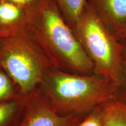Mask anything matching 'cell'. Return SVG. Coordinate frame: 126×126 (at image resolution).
Listing matches in <instances>:
<instances>
[{"mask_svg":"<svg viewBox=\"0 0 126 126\" xmlns=\"http://www.w3.org/2000/svg\"><path fill=\"white\" fill-rule=\"evenodd\" d=\"M25 33L53 67L75 74H94V65L54 0H39L26 8Z\"/></svg>","mask_w":126,"mask_h":126,"instance_id":"obj_1","label":"cell"},{"mask_svg":"<svg viewBox=\"0 0 126 126\" xmlns=\"http://www.w3.org/2000/svg\"><path fill=\"white\" fill-rule=\"evenodd\" d=\"M65 22L72 29L82 13L88 0H54Z\"/></svg>","mask_w":126,"mask_h":126,"instance_id":"obj_9","label":"cell"},{"mask_svg":"<svg viewBox=\"0 0 126 126\" xmlns=\"http://www.w3.org/2000/svg\"><path fill=\"white\" fill-rule=\"evenodd\" d=\"M88 114H60L38 87L22 96L11 126H78Z\"/></svg>","mask_w":126,"mask_h":126,"instance_id":"obj_5","label":"cell"},{"mask_svg":"<svg viewBox=\"0 0 126 126\" xmlns=\"http://www.w3.org/2000/svg\"><path fill=\"white\" fill-rule=\"evenodd\" d=\"M88 2L114 33L126 22V0H88Z\"/></svg>","mask_w":126,"mask_h":126,"instance_id":"obj_6","label":"cell"},{"mask_svg":"<svg viewBox=\"0 0 126 126\" xmlns=\"http://www.w3.org/2000/svg\"><path fill=\"white\" fill-rule=\"evenodd\" d=\"M12 4H14L23 8H27L35 4L39 0H4Z\"/></svg>","mask_w":126,"mask_h":126,"instance_id":"obj_14","label":"cell"},{"mask_svg":"<svg viewBox=\"0 0 126 126\" xmlns=\"http://www.w3.org/2000/svg\"><path fill=\"white\" fill-rule=\"evenodd\" d=\"M26 19V8L0 0V38L23 32Z\"/></svg>","mask_w":126,"mask_h":126,"instance_id":"obj_7","label":"cell"},{"mask_svg":"<svg viewBox=\"0 0 126 126\" xmlns=\"http://www.w3.org/2000/svg\"><path fill=\"white\" fill-rule=\"evenodd\" d=\"M15 87L14 81L9 75L0 67V103L15 98Z\"/></svg>","mask_w":126,"mask_h":126,"instance_id":"obj_11","label":"cell"},{"mask_svg":"<svg viewBox=\"0 0 126 126\" xmlns=\"http://www.w3.org/2000/svg\"><path fill=\"white\" fill-rule=\"evenodd\" d=\"M94 65V74L117 83L123 57L120 42L88 2L73 28Z\"/></svg>","mask_w":126,"mask_h":126,"instance_id":"obj_3","label":"cell"},{"mask_svg":"<svg viewBox=\"0 0 126 126\" xmlns=\"http://www.w3.org/2000/svg\"><path fill=\"white\" fill-rule=\"evenodd\" d=\"M116 83L94 74H75L50 68L39 88L61 115H87L114 98Z\"/></svg>","mask_w":126,"mask_h":126,"instance_id":"obj_2","label":"cell"},{"mask_svg":"<svg viewBox=\"0 0 126 126\" xmlns=\"http://www.w3.org/2000/svg\"><path fill=\"white\" fill-rule=\"evenodd\" d=\"M114 35L119 42L126 40V22L115 32Z\"/></svg>","mask_w":126,"mask_h":126,"instance_id":"obj_15","label":"cell"},{"mask_svg":"<svg viewBox=\"0 0 126 126\" xmlns=\"http://www.w3.org/2000/svg\"><path fill=\"white\" fill-rule=\"evenodd\" d=\"M0 67L11 78L19 94L25 96L39 87L45 74L53 67L23 32L0 38Z\"/></svg>","mask_w":126,"mask_h":126,"instance_id":"obj_4","label":"cell"},{"mask_svg":"<svg viewBox=\"0 0 126 126\" xmlns=\"http://www.w3.org/2000/svg\"><path fill=\"white\" fill-rule=\"evenodd\" d=\"M101 106L92 110L78 126H103Z\"/></svg>","mask_w":126,"mask_h":126,"instance_id":"obj_13","label":"cell"},{"mask_svg":"<svg viewBox=\"0 0 126 126\" xmlns=\"http://www.w3.org/2000/svg\"><path fill=\"white\" fill-rule=\"evenodd\" d=\"M113 99L126 104V59L123 60L120 76L116 83Z\"/></svg>","mask_w":126,"mask_h":126,"instance_id":"obj_12","label":"cell"},{"mask_svg":"<svg viewBox=\"0 0 126 126\" xmlns=\"http://www.w3.org/2000/svg\"><path fill=\"white\" fill-rule=\"evenodd\" d=\"M22 95L0 103V126H11L22 100Z\"/></svg>","mask_w":126,"mask_h":126,"instance_id":"obj_10","label":"cell"},{"mask_svg":"<svg viewBox=\"0 0 126 126\" xmlns=\"http://www.w3.org/2000/svg\"><path fill=\"white\" fill-rule=\"evenodd\" d=\"M120 42L121 46H122V54L123 57V59H126V40L121 41Z\"/></svg>","mask_w":126,"mask_h":126,"instance_id":"obj_16","label":"cell"},{"mask_svg":"<svg viewBox=\"0 0 126 126\" xmlns=\"http://www.w3.org/2000/svg\"><path fill=\"white\" fill-rule=\"evenodd\" d=\"M103 126H126V104L114 99L101 106Z\"/></svg>","mask_w":126,"mask_h":126,"instance_id":"obj_8","label":"cell"}]
</instances>
